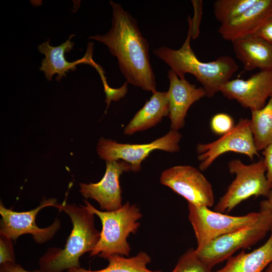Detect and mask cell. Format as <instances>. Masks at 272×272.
I'll list each match as a JSON object with an SVG mask.
<instances>
[{"label":"cell","mask_w":272,"mask_h":272,"mask_svg":"<svg viewBox=\"0 0 272 272\" xmlns=\"http://www.w3.org/2000/svg\"><path fill=\"white\" fill-rule=\"evenodd\" d=\"M191 3L194 9V16L192 18L189 16L187 21L191 28V39L194 40L197 39L199 35V27L202 14V1L192 0Z\"/></svg>","instance_id":"26"},{"label":"cell","mask_w":272,"mask_h":272,"mask_svg":"<svg viewBox=\"0 0 272 272\" xmlns=\"http://www.w3.org/2000/svg\"><path fill=\"white\" fill-rule=\"evenodd\" d=\"M260 208L267 209L272 211V186L266 198L260 202Z\"/></svg>","instance_id":"31"},{"label":"cell","mask_w":272,"mask_h":272,"mask_svg":"<svg viewBox=\"0 0 272 272\" xmlns=\"http://www.w3.org/2000/svg\"><path fill=\"white\" fill-rule=\"evenodd\" d=\"M84 202V207L100 218L102 227L100 239L90 256L105 259L114 254L128 256L131 247L127 238L131 234H135L140 226L138 221L143 216L140 209L127 201L115 211H101L87 200Z\"/></svg>","instance_id":"4"},{"label":"cell","mask_w":272,"mask_h":272,"mask_svg":"<svg viewBox=\"0 0 272 272\" xmlns=\"http://www.w3.org/2000/svg\"><path fill=\"white\" fill-rule=\"evenodd\" d=\"M259 212L258 217L250 224L195 249L198 256L212 268L228 259L238 250L249 248L258 242L272 230V211L260 208Z\"/></svg>","instance_id":"5"},{"label":"cell","mask_w":272,"mask_h":272,"mask_svg":"<svg viewBox=\"0 0 272 272\" xmlns=\"http://www.w3.org/2000/svg\"><path fill=\"white\" fill-rule=\"evenodd\" d=\"M191 28L188 24L187 37L180 48L162 46L154 49L153 53L168 64L180 79H185L184 76L187 73L193 75L202 85L206 96L212 98L232 79L238 70V65L228 55L220 56L209 62L199 60L191 47Z\"/></svg>","instance_id":"2"},{"label":"cell","mask_w":272,"mask_h":272,"mask_svg":"<svg viewBox=\"0 0 272 272\" xmlns=\"http://www.w3.org/2000/svg\"><path fill=\"white\" fill-rule=\"evenodd\" d=\"M112 8V26L105 34L89 39L106 45L118 60L127 83L142 89L156 91V78L150 61L149 45L139 29L136 20L120 4L110 1Z\"/></svg>","instance_id":"1"},{"label":"cell","mask_w":272,"mask_h":272,"mask_svg":"<svg viewBox=\"0 0 272 272\" xmlns=\"http://www.w3.org/2000/svg\"><path fill=\"white\" fill-rule=\"evenodd\" d=\"M263 272H272V262L267 266Z\"/></svg>","instance_id":"32"},{"label":"cell","mask_w":272,"mask_h":272,"mask_svg":"<svg viewBox=\"0 0 272 272\" xmlns=\"http://www.w3.org/2000/svg\"><path fill=\"white\" fill-rule=\"evenodd\" d=\"M188 218L194 233L196 248H201L215 239L253 222L260 212L240 216H230L213 211L205 206L188 203Z\"/></svg>","instance_id":"7"},{"label":"cell","mask_w":272,"mask_h":272,"mask_svg":"<svg viewBox=\"0 0 272 272\" xmlns=\"http://www.w3.org/2000/svg\"><path fill=\"white\" fill-rule=\"evenodd\" d=\"M160 183L185 198L188 203L211 207L215 196L211 183L197 168L189 165H179L164 170Z\"/></svg>","instance_id":"10"},{"label":"cell","mask_w":272,"mask_h":272,"mask_svg":"<svg viewBox=\"0 0 272 272\" xmlns=\"http://www.w3.org/2000/svg\"><path fill=\"white\" fill-rule=\"evenodd\" d=\"M250 126L257 150L272 143V97L260 109L251 111Z\"/></svg>","instance_id":"21"},{"label":"cell","mask_w":272,"mask_h":272,"mask_svg":"<svg viewBox=\"0 0 272 272\" xmlns=\"http://www.w3.org/2000/svg\"><path fill=\"white\" fill-rule=\"evenodd\" d=\"M55 208L67 214L73 224L72 232L63 249H51L39 260L40 269L44 272H62L81 267L80 257L95 247L100 232L95 226L94 214L83 206L66 201L56 203Z\"/></svg>","instance_id":"3"},{"label":"cell","mask_w":272,"mask_h":272,"mask_svg":"<svg viewBox=\"0 0 272 272\" xmlns=\"http://www.w3.org/2000/svg\"><path fill=\"white\" fill-rule=\"evenodd\" d=\"M228 169L231 174H235V178L215 206V211L229 212L252 196L267 197L272 185L266 177L263 158L249 165L239 159L232 160L228 163Z\"/></svg>","instance_id":"6"},{"label":"cell","mask_w":272,"mask_h":272,"mask_svg":"<svg viewBox=\"0 0 272 272\" xmlns=\"http://www.w3.org/2000/svg\"><path fill=\"white\" fill-rule=\"evenodd\" d=\"M266 242L252 251L231 256L222 268L212 272H263L272 262V230Z\"/></svg>","instance_id":"19"},{"label":"cell","mask_w":272,"mask_h":272,"mask_svg":"<svg viewBox=\"0 0 272 272\" xmlns=\"http://www.w3.org/2000/svg\"><path fill=\"white\" fill-rule=\"evenodd\" d=\"M262 154L266 169V177L272 185V143L263 150Z\"/></svg>","instance_id":"29"},{"label":"cell","mask_w":272,"mask_h":272,"mask_svg":"<svg viewBox=\"0 0 272 272\" xmlns=\"http://www.w3.org/2000/svg\"><path fill=\"white\" fill-rule=\"evenodd\" d=\"M106 259L109 264L101 269L91 270L80 267L68 269L67 272H162L159 270H152L148 268L147 265L151 262V258L144 251H140L131 257L114 254Z\"/></svg>","instance_id":"20"},{"label":"cell","mask_w":272,"mask_h":272,"mask_svg":"<svg viewBox=\"0 0 272 272\" xmlns=\"http://www.w3.org/2000/svg\"><path fill=\"white\" fill-rule=\"evenodd\" d=\"M212 269L191 248L180 257L171 272H212Z\"/></svg>","instance_id":"23"},{"label":"cell","mask_w":272,"mask_h":272,"mask_svg":"<svg viewBox=\"0 0 272 272\" xmlns=\"http://www.w3.org/2000/svg\"><path fill=\"white\" fill-rule=\"evenodd\" d=\"M56 199H44L37 208L27 212H16L6 208L1 202L0 233L8 238L16 240L21 235L30 234L35 242L43 243L52 238L60 227V222L56 220L53 223L45 228H40L35 223L37 214L43 208L49 206L55 207Z\"/></svg>","instance_id":"11"},{"label":"cell","mask_w":272,"mask_h":272,"mask_svg":"<svg viewBox=\"0 0 272 272\" xmlns=\"http://www.w3.org/2000/svg\"><path fill=\"white\" fill-rule=\"evenodd\" d=\"M75 36V34H71L66 41L57 46H52L49 44L50 39L38 45V51L45 56L42 60L39 70L44 72L47 80L51 81L53 76L57 74L56 80L59 82L62 77H66V73L70 71H76L77 65L81 63L92 65L94 45L92 42L88 43L86 54L83 57L73 62L67 61L65 59L64 54L70 52L74 47V43L71 40Z\"/></svg>","instance_id":"15"},{"label":"cell","mask_w":272,"mask_h":272,"mask_svg":"<svg viewBox=\"0 0 272 272\" xmlns=\"http://www.w3.org/2000/svg\"><path fill=\"white\" fill-rule=\"evenodd\" d=\"M272 15V0H256L240 16L221 24L218 32L232 42L254 34L261 24Z\"/></svg>","instance_id":"16"},{"label":"cell","mask_w":272,"mask_h":272,"mask_svg":"<svg viewBox=\"0 0 272 272\" xmlns=\"http://www.w3.org/2000/svg\"><path fill=\"white\" fill-rule=\"evenodd\" d=\"M169 115L167 92L156 91L126 126L124 134L131 135L145 130L155 126Z\"/></svg>","instance_id":"18"},{"label":"cell","mask_w":272,"mask_h":272,"mask_svg":"<svg viewBox=\"0 0 272 272\" xmlns=\"http://www.w3.org/2000/svg\"><path fill=\"white\" fill-rule=\"evenodd\" d=\"M169 88L167 96L169 106V117L171 130H177L185 124L188 110L195 102L206 96L202 87L196 88L186 79H180L171 69L168 72Z\"/></svg>","instance_id":"14"},{"label":"cell","mask_w":272,"mask_h":272,"mask_svg":"<svg viewBox=\"0 0 272 272\" xmlns=\"http://www.w3.org/2000/svg\"><path fill=\"white\" fill-rule=\"evenodd\" d=\"M196 151L201 171L207 169L217 158L228 152L243 154L251 161L259 156L248 118L240 119L229 131L216 141L197 144Z\"/></svg>","instance_id":"9"},{"label":"cell","mask_w":272,"mask_h":272,"mask_svg":"<svg viewBox=\"0 0 272 272\" xmlns=\"http://www.w3.org/2000/svg\"><path fill=\"white\" fill-rule=\"evenodd\" d=\"M0 264L6 262L15 263L12 240L0 234Z\"/></svg>","instance_id":"27"},{"label":"cell","mask_w":272,"mask_h":272,"mask_svg":"<svg viewBox=\"0 0 272 272\" xmlns=\"http://www.w3.org/2000/svg\"><path fill=\"white\" fill-rule=\"evenodd\" d=\"M181 138L177 130L171 129L164 136L148 144H121L101 138L97 144V151L99 156L106 161L122 160L130 164L131 171L138 172L141 169L142 162L153 151L178 152Z\"/></svg>","instance_id":"8"},{"label":"cell","mask_w":272,"mask_h":272,"mask_svg":"<svg viewBox=\"0 0 272 272\" xmlns=\"http://www.w3.org/2000/svg\"><path fill=\"white\" fill-rule=\"evenodd\" d=\"M220 92L251 111L263 108L272 97V71H260L246 80L236 78L225 84Z\"/></svg>","instance_id":"12"},{"label":"cell","mask_w":272,"mask_h":272,"mask_svg":"<svg viewBox=\"0 0 272 272\" xmlns=\"http://www.w3.org/2000/svg\"><path fill=\"white\" fill-rule=\"evenodd\" d=\"M254 34L272 43V15L261 24Z\"/></svg>","instance_id":"28"},{"label":"cell","mask_w":272,"mask_h":272,"mask_svg":"<svg viewBox=\"0 0 272 272\" xmlns=\"http://www.w3.org/2000/svg\"><path fill=\"white\" fill-rule=\"evenodd\" d=\"M0 272H44L40 269L29 271L24 269L21 265L12 262H6L1 264Z\"/></svg>","instance_id":"30"},{"label":"cell","mask_w":272,"mask_h":272,"mask_svg":"<svg viewBox=\"0 0 272 272\" xmlns=\"http://www.w3.org/2000/svg\"><path fill=\"white\" fill-rule=\"evenodd\" d=\"M105 174L96 183H80V192L86 198H92L99 204L100 209L113 211L120 208L122 203L120 175L131 171L130 165L122 160L107 161Z\"/></svg>","instance_id":"13"},{"label":"cell","mask_w":272,"mask_h":272,"mask_svg":"<svg viewBox=\"0 0 272 272\" xmlns=\"http://www.w3.org/2000/svg\"><path fill=\"white\" fill-rule=\"evenodd\" d=\"M256 0H216L213 3L215 17L221 24L240 16Z\"/></svg>","instance_id":"22"},{"label":"cell","mask_w":272,"mask_h":272,"mask_svg":"<svg viewBox=\"0 0 272 272\" xmlns=\"http://www.w3.org/2000/svg\"><path fill=\"white\" fill-rule=\"evenodd\" d=\"M92 66L95 68L97 71L102 81L104 86V91L106 96L105 102L107 103V109L111 101H117L125 96L127 91V83H125L120 88L114 89L111 88L108 85L106 78L105 76L104 71L102 67L95 61H94Z\"/></svg>","instance_id":"24"},{"label":"cell","mask_w":272,"mask_h":272,"mask_svg":"<svg viewBox=\"0 0 272 272\" xmlns=\"http://www.w3.org/2000/svg\"><path fill=\"white\" fill-rule=\"evenodd\" d=\"M231 42L235 56L245 70L272 71V43L255 34Z\"/></svg>","instance_id":"17"},{"label":"cell","mask_w":272,"mask_h":272,"mask_svg":"<svg viewBox=\"0 0 272 272\" xmlns=\"http://www.w3.org/2000/svg\"><path fill=\"white\" fill-rule=\"evenodd\" d=\"M235 125L234 120L229 114L220 113L213 116L210 122L212 131L216 134L223 135Z\"/></svg>","instance_id":"25"}]
</instances>
